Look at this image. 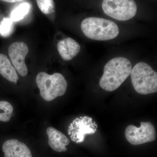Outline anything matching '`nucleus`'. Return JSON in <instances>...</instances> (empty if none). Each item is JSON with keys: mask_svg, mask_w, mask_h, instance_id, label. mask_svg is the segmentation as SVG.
<instances>
[{"mask_svg": "<svg viewBox=\"0 0 157 157\" xmlns=\"http://www.w3.org/2000/svg\"><path fill=\"white\" fill-rule=\"evenodd\" d=\"M58 50L63 59L70 61L76 57L80 51V46L74 39L66 38L61 40L57 44Z\"/></svg>", "mask_w": 157, "mask_h": 157, "instance_id": "9d476101", "label": "nucleus"}, {"mask_svg": "<svg viewBox=\"0 0 157 157\" xmlns=\"http://www.w3.org/2000/svg\"><path fill=\"white\" fill-rule=\"evenodd\" d=\"M98 125L91 117H80L73 121L68 128V135L71 140L76 143L84 141L87 135H93L97 132Z\"/></svg>", "mask_w": 157, "mask_h": 157, "instance_id": "0eeeda50", "label": "nucleus"}, {"mask_svg": "<svg viewBox=\"0 0 157 157\" xmlns=\"http://www.w3.org/2000/svg\"><path fill=\"white\" fill-rule=\"evenodd\" d=\"M125 135L129 143L135 145L152 142L156 138L155 129L150 122H141L140 128L130 125L126 128Z\"/></svg>", "mask_w": 157, "mask_h": 157, "instance_id": "423d86ee", "label": "nucleus"}, {"mask_svg": "<svg viewBox=\"0 0 157 157\" xmlns=\"http://www.w3.org/2000/svg\"><path fill=\"white\" fill-rule=\"evenodd\" d=\"M0 74L7 80L16 84L18 79L17 73L5 55L0 53Z\"/></svg>", "mask_w": 157, "mask_h": 157, "instance_id": "f8f14e48", "label": "nucleus"}, {"mask_svg": "<svg viewBox=\"0 0 157 157\" xmlns=\"http://www.w3.org/2000/svg\"><path fill=\"white\" fill-rule=\"evenodd\" d=\"M1 1H4V2H6L15 3L22 2V1H24V0H1Z\"/></svg>", "mask_w": 157, "mask_h": 157, "instance_id": "f3484780", "label": "nucleus"}, {"mask_svg": "<svg viewBox=\"0 0 157 157\" xmlns=\"http://www.w3.org/2000/svg\"><path fill=\"white\" fill-rule=\"evenodd\" d=\"M81 28L86 36L98 41L115 39L119 33V29L115 23L100 17L85 18L81 23Z\"/></svg>", "mask_w": 157, "mask_h": 157, "instance_id": "f03ea898", "label": "nucleus"}, {"mask_svg": "<svg viewBox=\"0 0 157 157\" xmlns=\"http://www.w3.org/2000/svg\"><path fill=\"white\" fill-rule=\"evenodd\" d=\"M102 7L106 15L121 21L132 19L137 11L134 0H103Z\"/></svg>", "mask_w": 157, "mask_h": 157, "instance_id": "39448f33", "label": "nucleus"}, {"mask_svg": "<svg viewBox=\"0 0 157 157\" xmlns=\"http://www.w3.org/2000/svg\"><path fill=\"white\" fill-rule=\"evenodd\" d=\"M3 151L6 157H31L30 150L25 144L16 139L6 141L3 144Z\"/></svg>", "mask_w": 157, "mask_h": 157, "instance_id": "1a4fd4ad", "label": "nucleus"}, {"mask_svg": "<svg viewBox=\"0 0 157 157\" xmlns=\"http://www.w3.org/2000/svg\"><path fill=\"white\" fill-rule=\"evenodd\" d=\"M36 82L40 90L41 97L44 100L50 101L57 97L63 95L67 87V82L61 73L48 75L41 72L37 75Z\"/></svg>", "mask_w": 157, "mask_h": 157, "instance_id": "20e7f679", "label": "nucleus"}, {"mask_svg": "<svg viewBox=\"0 0 157 157\" xmlns=\"http://www.w3.org/2000/svg\"><path fill=\"white\" fill-rule=\"evenodd\" d=\"M132 84L135 90L143 95L157 92V73L149 65L140 62L131 70Z\"/></svg>", "mask_w": 157, "mask_h": 157, "instance_id": "7ed1b4c3", "label": "nucleus"}, {"mask_svg": "<svg viewBox=\"0 0 157 157\" xmlns=\"http://www.w3.org/2000/svg\"><path fill=\"white\" fill-rule=\"evenodd\" d=\"M36 2L38 7L43 14H49L54 12L55 5L53 0H36Z\"/></svg>", "mask_w": 157, "mask_h": 157, "instance_id": "2eb2a0df", "label": "nucleus"}, {"mask_svg": "<svg viewBox=\"0 0 157 157\" xmlns=\"http://www.w3.org/2000/svg\"><path fill=\"white\" fill-rule=\"evenodd\" d=\"M13 107L9 102L0 101V121L8 122L11 119Z\"/></svg>", "mask_w": 157, "mask_h": 157, "instance_id": "4468645a", "label": "nucleus"}, {"mask_svg": "<svg viewBox=\"0 0 157 157\" xmlns=\"http://www.w3.org/2000/svg\"><path fill=\"white\" fill-rule=\"evenodd\" d=\"M29 48L25 43L16 42L9 46L8 52L14 67L22 76L27 75L28 69L25 59L29 52Z\"/></svg>", "mask_w": 157, "mask_h": 157, "instance_id": "6e6552de", "label": "nucleus"}, {"mask_svg": "<svg viewBox=\"0 0 157 157\" xmlns=\"http://www.w3.org/2000/svg\"><path fill=\"white\" fill-rule=\"evenodd\" d=\"M14 21L9 18H3L0 23V35L4 37L9 36L13 30Z\"/></svg>", "mask_w": 157, "mask_h": 157, "instance_id": "dca6fc26", "label": "nucleus"}, {"mask_svg": "<svg viewBox=\"0 0 157 157\" xmlns=\"http://www.w3.org/2000/svg\"><path fill=\"white\" fill-rule=\"evenodd\" d=\"M132 69V64L128 59L122 57L111 59L104 67L100 86L107 91H115L128 77Z\"/></svg>", "mask_w": 157, "mask_h": 157, "instance_id": "f257e3e1", "label": "nucleus"}, {"mask_svg": "<svg viewBox=\"0 0 157 157\" xmlns=\"http://www.w3.org/2000/svg\"><path fill=\"white\" fill-rule=\"evenodd\" d=\"M30 8V5L29 3H21L12 11L11 14V19L13 21H19L22 19L29 13Z\"/></svg>", "mask_w": 157, "mask_h": 157, "instance_id": "ddd939ff", "label": "nucleus"}, {"mask_svg": "<svg viewBox=\"0 0 157 157\" xmlns=\"http://www.w3.org/2000/svg\"><path fill=\"white\" fill-rule=\"evenodd\" d=\"M48 137V144L55 151L61 152L67 150L66 146L70 143L67 137L63 134L52 127L46 130Z\"/></svg>", "mask_w": 157, "mask_h": 157, "instance_id": "9b49d317", "label": "nucleus"}]
</instances>
